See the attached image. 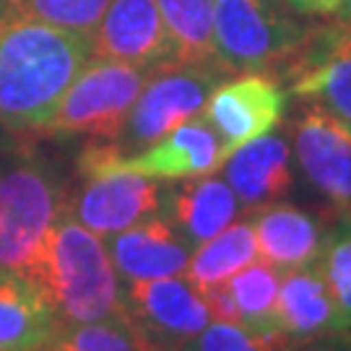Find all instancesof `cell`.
Returning a JSON list of instances; mask_svg holds the SVG:
<instances>
[{"instance_id":"1","label":"cell","mask_w":351,"mask_h":351,"mask_svg":"<svg viewBox=\"0 0 351 351\" xmlns=\"http://www.w3.org/2000/svg\"><path fill=\"white\" fill-rule=\"evenodd\" d=\"M91 60V39L0 13V120L19 138L42 136L75 75Z\"/></svg>"},{"instance_id":"2","label":"cell","mask_w":351,"mask_h":351,"mask_svg":"<svg viewBox=\"0 0 351 351\" xmlns=\"http://www.w3.org/2000/svg\"><path fill=\"white\" fill-rule=\"evenodd\" d=\"M21 274L37 284L63 326L123 315V284L104 239L71 213L55 221Z\"/></svg>"},{"instance_id":"3","label":"cell","mask_w":351,"mask_h":351,"mask_svg":"<svg viewBox=\"0 0 351 351\" xmlns=\"http://www.w3.org/2000/svg\"><path fill=\"white\" fill-rule=\"evenodd\" d=\"M68 201L60 175L29 146L0 154V271H24L34 261Z\"/></svg>"},{"instance_id":"4","label":"cell","mask_w":351,"mask_h":351,"mask_svg":"<svg viewBox=\"0 0 351 351\" xmlns=\"http://www.w3.org/2000/svg\"><path fill=\"white\" fill-rule=\"evenodd\" d=\"M75 172L81 188L71 193L68 213L101 239L162 213L167 203L162 180L125 169L114 141H88L75 159Z\"/></svg>"},{"instance_id":"5","label":"cell","mask_w":351,"mask_h":351,"mask_svg":"<svg viewBox=\"0 0 351 351\" xmlns=\"http://www.w3.org/2000/svg\"><path fill=\"white\" fill-rule=\"evenodd\" d=\"M159 68L91 58L65 91L42 136L50 138L117 141L141 88Z\"/></svg>"},{"instance_id":"6","label":"cell","mask_w":351,"mask_h":351,"mask_svg":"<svg viewBox=\"0 0 351 351\" xmlns=\"http://www.w3.org/2000/svg\"><path fill=\"white\" fill-rule=\"evenodd\" d=\"M310 32L268 0H213V45L226 73L287 63Z\"/></svg>"},{"instance_id":"7","label":"cell","mask_w":351,"mask_h":351,"mask_svg":"<svg viewBox=\"0 0 351 351\" xmlns=\"http://www.w3.org/2000/svg\"><path fill=\"white\" fill-rule=\"evenodd\" d=\"M226 75L229 73L211 65L172 63L159 68L141 88L125 128L114 141L117 149L123 154H136L177 125L201 117L211 91Z\"/></svg>"},{"instance_id":"8","label":"cell","mask_w":351,"mask_h":351,"mask_svg":"<svg viewBox=\"0 0 351 351\" xmlns=\"http://www.w3.org/2000/svg\"><path fill=\"white\" fill-rule=\"evenodd\" d=\"M123 317L149 351L185 349L213 320L203 294L182 276L128 281Z\"/></svg>"},{"instance_id":"9","label":"cell","mask_w":351,"mask_h":351,"mask_svg":"<svg viewBox=\"0 0 351 351\" xmlns=\"http://www.w3.org/2000/svg\"><path fill=\"white\" fill-rule=\"evenodd\" d=\"M287 91L276 78L250 71L237 78L221 81L211 91L201 117L221 141L224 159L239 146L274 133L284 120Z\"/></svg>"},{"instance_id":"10","label":"cell","mask_w":351,"mask_h":351,"mask_svg":"<svg viewBox=\"0 0 351 351\" xmlns=\"http://www.w3.org/2000/svg\"><path fill=\"white\" fill-rule=\"evenodd\" d=\"M294 156L304 177L336 211L351 216V130L323 104H307L294 123Z\"/></svg>"},{"instance_id":"11","label":"cell","mask_w":351,"mask_h":351,"mask_svg":"<svg viewBox=\"0 0 351 351\" xmlns=\"http://www.w3.org/2000/svg\"><path fill=\"white\" fill-rule=\"evenodd\" d=\"M289 60L291 94L323 104L351 130V24L339 21L310 32Z\"/></svg>"},{"instance_id":"12","label":"cell","mask_w":351,"mask_h":351,"mask_svg":"<svg viewBox=\"0 0 351 351\" xmlns=\"http://www.w3.org/2000/svg\"><path fill=\"white\" fill-rule=\"evenodd\" d=\"M91 58L143 68L175 63L156 0H110L91 37Z\"/></svg>"},{"instance_id":"13","label":"cell","mask_w":351,"mask_h":351,"mask_svg":"<svg viewBox=\"0 0 351 351\" xmlns=\"http://www.w3.org/2000/svg\"><path fill=\"white\" fill-rule=\"evenodd\" d=\"M104 239L117 274L125 281L182 276L195 250L175 221L162 213H154Z\"/></svg>"},{"instance_id":"14","label":"cell","mask_w":351,"mask_h":351,"mask_svg":"<svg viewBox=\"0 0 351 351\" xmlns=\"http://www.w3.org/2000/svg\"><path fill=\"white\" fill-rule=\"evenodd\" d=\"M274 328L276 333L287 336L294 346H302L317 336H326L330 330L351 328L328 287L320 261L281 274Z\"/></svg>"},{"instance_id":"15","label":"cell","mask_w":351,"mask_h":351,"mask_svg":"<svg viewBox=\"0 0 351 351\" xmlns=\"http://www.w3.org/2000/svg\"><path fill=\"white\" fill-rule=\"evenodd\" d=\"M120 164L154 180H190L221 169L224 151L211 125L193 117L136 154L120 151Z\"/></svg>"},{"instance_id":"16","label":"cell","mask_w":351,"mask_h":351,"mask_svg":"<svg viewBox=\"0 0 351 351\" xmlns=\"http://www.w3.org/2000/svg\"><path fill=\"white\" fill-rule=\"evenodd\" d=\"M226 185L245 211H258L276 203L294 188L291 146L284 136L265 133L232 151L221 164Z\"/></svg>"},{"instance_id":"17","label":"cell","mask_w":351,"mask_h":351,"mask_svg":"<svg viewBox=\"0 0 351 351\" xmlns=\"http://www.w3.org/2000/svg\"><path fill=\"white\" fill-rule=\"evenodd\" d=\"M250 216L258 258H263L281 274L317 263L330 237L326 224L315 213L291 203H268Z\"/></svg>"},{"instance_id":"18","label":"cell","mask_w":351,"mask_h":351,"mask_svg":"<svg viewBox=\"0 0 351 351\" xmlns=\"http://www.w3.org/2000/svg\"><path fill=\"white\" fill-rule=\"evenodd\" d=\"M60 328L32 278L21 271H0V351H42Z\"/></svg>"},{"instance_id":"19","label":"cell","mask_w":351,"mask_h":351,"mask_svg":"<svg viewBox=\"0 0 351 351\" xmlns=\"http://www.w3.org/2000/svg\"><path fill=\"white\" fill-rule=\"evenodd\" d=\"M237 195L221 177H190L175 190H167V216L193 247L224 232L237 219Z\"/></svg>"},{"instance_id":"20","label":"cell","mask_w":351,"mask_h":351,"mask_svg":"<svg viewBox=\"0 0 351 351\" xmlns=\"http://www.w3.org/2000/svg\"><path fill=\"white\" fill-rule=\"evenodd\" d=\"M175 63L224 71L213 45V0H156ZM226 73V71H224Z\"/></svg>"},{"instance_id":"21","label":"cell","mask_w":351,"mask_h":351,"mask_svg":"<svg viewBox=\"0 0 351 351\" xmlns=\"http://www.w3.org/2000/svg\"><path fill=\"white\" fill-rule=\"evenodd\" d=\"M258 258V242L250 221H232L224 232L216 237L201 242L185 268L188 278L198 291L224 284L229 276H234L245 265H250Z\"/></svg>"},{"instance_id":"22","label":"cell","mask_w":351,"mask_h":351,"mask_svg":"<svg viewBox=\"0 0 351 351\" xmlns=\"http://www.w3.org/2000/svg\"><path fill=\"white\" fill-rule=\"evenodd\" d=\"M278 281H281V271L265 263L263 258L261 261L255 258L250 265H245L234 276L226 278L221 287L232 302L237 326L261 330V333H276L274 313H276Z\"/></svg>"},{"instance_id":"23","label":"cell","mask_w":351,"mask_h":351,"mask_svg":"<svg viewBox=\"0 0 351 351\" xmlns=\"http://www.w3.org/2000/svg\"><path fill=\"white\" fill-rule=\"evenodd\" d=\"M107 5L110 0H8L0 13L39 21L91 39Z\"/></svg>"},{"instance_id":"24","label":"cell","mask_w":351,"mask_h":351,"mask_svg":"<svg viewBox=\"0 0 351 351\" xmlns=\"http://www.w3.org/2000/svg\"><path fill=\"white\" fill-rule=\"evenodd\" d=\"M42 351H149L125 317L63 326Z\"/></svg>"},{"instance_id":"25","label":"cell","mask_w":351,"mask_h":351,"mask_svg":"<svg viewBox=\"0 0 351 351\" xmlns=\"http://www.w3.org/2000/svg\"><path fill=\"white\" fill-rule=\"evenodd\" d=\"M188 351H294L297 346L281 333H261L237 323L211 320L195 339L190 341Z\"/></svg>"},{"instance_id":"26","label":"cell","mask_w":351,"mask_h":351,"mask_svg":"<svg viewBox=\"0 0 351 351\" xmlns=\"http://www.w3.org/2000/svg\"><path fill=\"white\" fill-rule=\"evenodd\" d=\"M320 268L339 302L341 313L351 326V219H343L330 232L326 250L320 255Z\"/></svg>"},{"instance_id":"27","label":"cell","mask_w":351,"mask_h":351,"mask_svg":"<svg viewBox=\"0 0 351 351\" xmlns=\"http://www.w3.org/2000/svg\"><path fill=\"white\" fill-rule=\"evenodd\" d=\"M294 351H351V330L349 328L330 330L326 336H317V339L302 343Z\"/></svg>"},{"instance_id":"28","label":"cell","mask_w":351,"mask_h":351,"mask_svg":"<svg viewBox=\"0 0 351 351\" xmlns=\"http://www.w3.org/2000/svg\"><path fill=\"white\" fill-rule=\"evenodd\" d=\"M297 11L302 13H317V16H326V13H336L341 5V0H289Z\"/></svg>"},{"instance_id":"29","label":"cell","mask_w":351,"mask_h":351,"mask_svg":"<svg viewBox=\"0 0 351 351\" xmlns=\"http://www.w3.org/2000/svg\"><path fill=\"white\" fill-rule=\"evenodd\" d=\"M26 141L19 138L16 133H11L8 128L3 125V120H0V154H5V151H16V149H24Z\"/></svg>"},{"instance_id":"30","label":"cell","mask_w":351,"mask_h":351,"mask_svg":"<svg viewBox=\"0 0 351 351\" xmlns=\"http://www.w3.org/2000/svg\"><path fill=\"white\" fill-rule=\"evenodd\" d=\"M339 13H341V21H346V24H351V0H341Z\"/></svg>"},{"instance_id":"31","label":"cell","mask_w":351,"mask_h":351,"mask_svg":"<svg viewBox=\"0 0 351 351\" xmlns=\"http://www.w3.org/2000/svg\"><path fill=\"white\" fill-rule=\"evenodd\" d=\"M5 3H8V0H0V8H3V5H5Z\"/></svg>"},{"instance_id":"32","label":"cell","mask_w":351,"mask_h":351,"mask_svg":"<svg viewBox=\"0 0 351 351\" xmlns=\"http://www.w3.org/2000/svg\"><path fill=\"white\" fill-rule=\"evenodd\" d=\"M167 351H188V349H167Z\"/></svg>"},{"instance_id":"33","label":"cell","mask_w":351,"mask_h":351,"mask_svg":"<svg viewBox=\"0 0 351 351\" xmlns=\"http://www.w3.org/2000/svg\"><path fill=\"white\" fill-rule=\"evenodd\" d=\"M349 219H351V216H349Z\"/></svg>"}]
</instances>
